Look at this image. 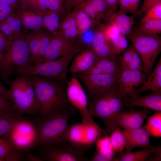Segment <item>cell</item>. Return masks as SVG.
<instances>
[{
	"label": "cell",
	"instance_id": "cell-18",
	"mask_svg": "<svg viewBox=\"0 0 161 161\" xmlns=\"http://www.w3.org/2000/svg\"><path fill=\"white\" fill-rule=\"evenodd\" d=\"M125 140V151H131L138 147H149L152 145L150 136L144 126L134 129L121 130Z\"/></svg>",
	"mask_w": 161,
	"mask_h": 161
},
{
	"label": "cell",
	"instance_id": "cell-50",
	"mask_svg": "<svg viewBox=\"0 0 161 161\" xmlns=\"http://www.w3.org/2000/svg\"><path fill=\"white\" fill-rule=\"evenodd\" d=\"M12 41L7 39L0 30V50L3 52L6 50L10 45Z\"/></svg>",
	"mask_w": 161,
	"mask_h": 161
},
{
	"label": "cell",
	"instance_id": "cell-24",
	"mask_svg": "<svg viewBox=\"0 0 161 161\" xmlns=\"http://www.w3.org/2000/svg\"><path fill=\"white\" fill-rule=\"evenodd\" d=\"M24 118L18 113L0 111V137L7 138L16 123Z\"/></svg>",
	"mask_w": 161,
	"mask_h": 161
},
{
	"label": "cell",
	"instance_id": "cell-20",
	"mask_svg": "<svg viewBox=\"0 0 161 161\" xmlns=\"http://www.w3.org/2000/svg\"><path fill=\"white\" fill-rule=\"evenodd\" d=\"M135 15L129 16L119 11L108 13L103 19L104 23H113L116 25L120 32L126 37L132 32L135 23Z\"/></svg>",
	"mask_w": 161,
	"mask_h": 161
},
{
	"label": "cell",
	"instance_id": "cell-42",
	"mask_svg": "<svg viewBox=\"0 0 161 161\" xmlns=\"http://www.w3.org/2000/svg\"><path fill=\"white\" fill-rule=\"evenodd\" d=\"M64 0H46V4L48 10L61 14L64 13Z\"/></svg>",
	"mask_w": 161,
	"mask_h": 161
},
{
	"label": "cell",
	"instance_id": "cell-6",
	"mask_svg": "<svg viewBox=\"0 0 161 161\" xmlns=\"http://www.w3.org/2000/svg\"><path fill=\"white\" fill-rule=\"evenodd\" d=\"M139 55L147 75L151 72L156 59L161 51V37L158 35L147 34L133 31L126 37Z\"/></svg>",
	"mask_w": 161,
	"mask_h": 161
},
{
	"label": "cell",
	"instance_id": "cell-26",
	"mask_svg": "<svg viewBox=\"0 0 161 161\" xmlns=\"http://www.w3.org/2000/svg\"><path fill=\"white\" fill-rule=\"evenodd\" d=\"M93 66L97 68L102 74H117L121 69L116 58H98Z\"/></svg>",
	"mask_w": 161,
	"mask_h": 161
},
{
	"label": "cell",
	"instance_id": "cell-33",
	"mask_svg": "<svg viewBox=\"0 0 161 161\" xmlns=\"http://www.w3.org/2000/svg\"><path fill=\"white\" fill-rule=\"evenodd\" d=\"M109 41L113 51L117 55L124 50L128 46L126 37L120 32L112 38Z\"/></svg>",
	"mask_w": 161,
	"mask_h": 161
},
{
	"label": "cell",
	"instance_id": "cell-52",
	"mask_svg": "<svg viewBox=\"0 0 161 161\" xmlns=\"http://www.w3.org/2000/svg\"><path fill=\"white\" fill-rule=\"evenodd\" d=\"M109 10L108 13L116 12L119 0H105Z\"/></svg>",
	"mask_w": 161,
	"mask_h": 161
},
{
	"label": "cell",
	"instance_id": "cell-22",
	"mask_svg": "<svg viewBox=\"0 0 161 161\" xmlns=\"http://www.w3.org/2000/svg\"><path fill=\"white\" fill-rule=\"evenodd\" d=\"M58 34L70 41L76 42L77 28L73 12L64 14L61 20Z\"/></svg>",
	"mask_w": 161,
	"mask_h": 161
},
{
	"label": "cell",
	"instance_id": "cell-44",
	"mask_svg": "<svg viewBox=\"0 0 161 161\" xmlns=\"http://www.w3.org/2000/svg\"><path fill=\"white\" fill-rule=\"evenodd\" d=\"M145 13L142 20H161V2L152 7Z\"/></svg>",
	"mask_w": 161,
	"mask_h": 161
},
{
	"label": "cell",
	"instance_id": "cell-25",
	"mask_svg": "<svg viewBox=\"0 0 161 161\" xmlns=\"http://www.w3.org/2000/svg\"><path fill=\"white\" fill-rule=\"evenodd\" d=\"M72 11L76 21L77 36L82 35L90 29L94 28L90 18L79 7L73 9Z\"/></svg>",
	"mask_w": 161,
	"mask_h": 161
},
{
	"label": "cell",
	"instance_id": "cell-28",
	"mask_svg": "<svg viewBox=\"0 0 161 161\" xmlns=\"http://www.w3.org/2000/svg\"><path fill=\"white\" fill-rule=\"evenodd\" d=\"M133 31L140 33L158 35L161 32V20H141Z\"/></svg>",
	"mask_w": 161,
	"mask_h": 161
},
{
	"label": "cell",
	"instance_id": "cell-56",
	"mask_svg": "<svg viewBox=\"0 0 161 161\" xmlns=\"http://www.w3.org/2000/svg\"><path fill=\"white\" fill-rule=\"evenodd\" d=\"M30 0H20V8L21 9H24L26 4Z\"/></svg>",
	"mask_w": 161,
	"mask_h": 161
},
{
	"label": "cell",
	"instance_id": "cell-45",
	"mask_svg": "<svg viewBox=\"0 0 161 161\" xmlns=\"http://www.w3.org/2000/svg\"><path fill=\"white\" fill-rule=\"evenodd\" d=\"M124 69L143 71V66L141 59L134 49L131 61Z\"/></svg>",
	"mask_w": 161,
	"mask_h": 161
},
{
	"label": "cell",
	"instance_id": "cell-35",
	"mask_svg": "<svg viewBox=\"0 0 161 161\" xmlns=\"http://www.w3.org/2000/svg\"><path fill=\"white\" fill-rule=\"evenodd\" d=\"M46 0H30L26 4L23 9L30 10L43 16L48 10Z\"/></svg>",
	"mask_w": 161,
	"mask_h": 161
},
{
	"label": "cell",
	"instance_id": "cell-15",
	"mask_svg": "<svg viewBox=\"0 0 161 161\" xmlns=\"http://www.w3.org/2000/svg\"><path fill=\"white\" fill-rule=\"evenodd\" d=\"M124 103L129 109H135V106H140L161 111V90L152 91L150 93L144 95H131L124 101Z\"/></svg>",
	"mask_w": 161,
	"mask_h": 161
},
{
	"label": "cell",
	"instance_id": "cell-21",
	"mask_svg": "<svg viewBox=\"0 0 161 161\" xmlns=\"http://www.w3.org/2000/svg\"><path fill=\"white\" fill-rule=\"evenodd\" d=\"M16 15L26 28L38 32L43 27V16L30 10L20 9Z\"/></svg>",
	"mask_w": 161,
	"mask_h": 161
},
{
	"label": "cell",
	"instance_id": "cell-47",
	"mask_svg": "<svg viewBox=\"0 0 161 161\" xmlns=\"http://www.w3.org/2000/svg\"><path fill=\"white\" fill-rule=\"evenodd\" d=\"M83 0H64V13L71 12L72 10L78 7Z\"/></svg>",
	"mask_w": 161,
	"mask_h": 161
},
{
	"label": "cell",
	"instance_id": "cell-41",
	"mask_svg": "<svg viewBox=\"0 0 161 161\" xmlns=\"http://www.w3.org/2000/svg\"><path fill=\"white\" fill-rule=\"evenodd\" d=\"M116 152L112 150L106 152H95L93 157L87 161H115Z\"/></svg>",
	"mask_w": 161,
	"mask_h": 161
},
{
	"label": "cell",
	"instance_id": "cell-37",
	"mask_svg": "<svg viewBox=\"0 0 161 161\" xmlns=\"http://www.w3.org/2000/svg\"><path fill=\"white\" fill-rule=\"evenodd\" d=\"M97 12L98 23L108 13L109 10L105 0H89Z\"/></svg>",
	"mask_w": 161,
	"mask_h": 161
},
{
	"label": "cell",
	"instance_id": "cell-3",
	"mask_svg": "<svg viewBox=\"0 0 161 161\" xmlns=\"http://www.w3.org/2000/svg\"><path fill=\"white\" fill-rule=\"evenodd\" d=\"M83 49L80 43L70 52L55 60L31 64H27L15 71L19 75L39 76L61 82H66L69 65L73 58Z\"/></svg>",
	"mask_w": 161,
	"mask_h": 161
},
{
	"label": "cell",
	"instance_id": "cell-43",
	"mask_svg": "<svg viewBox=\"0 0 161 161\" xmlns=\"http://www.w3.org/2000/svg\"><path fill=\"white\" fill-rule=\"evenodd\" d=\"M134 49L132 45L127 49L123 54L119 57L118 61L121 69H124L132 58Z\"/></svg>",
	"mask_w": 161,
	"mask_h": 161
},
{
	"label": "cell",
	"instance_id": "cell-38",
	"mask_svg": "<svg viewBox=\"0 0 161 161\" xmlns=\"http://www.w3.org/2000/svg\"><path fill=\"white\" fill-rule=\"evenodd\" d=\"M84 11L90 18L94 28L99 24L97 12L89 0H84L78 7Z\"/></svg>",
	"mask_w": 161,
	"mask_h": 161
},
{
	"label": "cell",
	"instance_id": "cell-19",
	"mask_svg": "<svg viewBox=\"0 0 161 161\" xmlns=\"http://www.w3.org/2000/svg\"><path fill=\"white\" fill-rule=\"evenodd\" d=\"M68 69L72 74L83 72L91 68L98 59L89 48L83 49L74 57Z\"/></svg>",
	"mask_w": 161,
	"mask_h": 161
},
{
	"label": "cell",
	"instance_id": "cell-34",
	"mask_svg": "<svg viewBox=\"0 0 161 161\" xmlns=\"http://www.w3.org/2000/svg\"><path fill=\"white\" fill-rule=\"evenodd\" d=\"M52 36L49 32H40V40L39 52L36 62L35 64L43 61L44 56Z\"/></svg>",
	"mask_w": 161,
	"mask_h": 161
},
{
	"label": "cell",
	"instance_id": "cell-4",
	"mask_svg": "<svg viewBox=\"0 0 161 161\" xmlns=\"http://www.w3.org/2000/svg\"><path fill=\"white\" fill-rule=\"evenodd\" d=\"M9 100L21 114H38L37 103L31 75H20L11 82L8 91Z\"/></svg>",
	"mask_w": 161,
	"mask_h": 161
},
{
	"label": "cell",
	"instance_id": "cell-17",
	"mask_svg": "<svg viewBox=\"0 0 161 161\" xmlns=\"http://www.w3.org/2000/svg\"><path fill=\"white\" fill-rule=\"evenodd\" d=\"M115 161H161V147L160 145L145 148L143 150L119 153Z\"/></svg>",
	"mask_w": 161,
	"mask_h": 161
},
{
	"label": "cell",
	"instance_id": "cell-31",
	"mask_svg": "<svg viewBox=\"0 0 161 161\" xmlns=\"http://www.w3.org/2000/svg\"><path fill=\"white\" fill-rule=\"evenodd\" d=\"M110 134V140L113 150L118 153L123 152L125 148V140L120 128H116Z\"/></svg>",
	"mask_w": 161,
	"mask_h": 161
},
{
	"label": "cell",
	"instance_id": "cell-59",
	"mask_svg": "<svg viewBox=\"0 0 161 161\" xmlns=\"http://www.w3.org/2000/svg\"></svg>",
	"mask_w": 161,
	"mask_h": 161
},
{
	"label": "cell",
	"instance_id": "cell-14",
	"mask_svg": "<svg viewBox=\"0 0 161 161\" xmlns=\"http://www.w3.org/2000/svg\"><path fill=\"white\" fill-rule=\"evenodd\" d=\"M150 112V109L146 108L138 111L126 109L116 115L114 118L115 125L125 129L139 128Z\"/></svg>",
	"mask_w": 161,
	"mask_h": 161
},
{
	"label": "cell",
	"instance_id": "cell-58",
	"mask_svg": "<svg viewBox=\"0 0 161 161\" xmlns=\"http://www.w3.org/2000/svg\"><path fill=\"white\" fill-rule=\"evenodd\" d=\"M18 1H19L20 0H18Z\"/></svg>",
	"mask_w": 161,
	"mask_h": 161
},
{
	"label": "cell",
	"instance_id": "cell-32",
	"mask_svg": "<svg viewBox=\"0 0 161 161\" xmlns=\"http://www.w3.org/2000/svg\"><path fill=\"white\" fill-rule=\"evenodd\" d=\"M141 0H119L118 11L126 14L130 13L136 16L139 15V4Z\"/></svg>",
	"mask_w": 161,
	"mask_h": 161
},
{
	"label": "cell",
	"instance_id": "cell-7",
	"mask_svg": "<svg viewBox=\"0 0 161 161\" xmlns=\"http://www.w3.org/2000/svg\"><path fill=\"white\" fill-rule=\"evenodd\" d=\"M14 39L4 54L1 77H8L19 67L29 64L30 53L25 38L20 36Z\"/></svg>",
	"mask_w": 161,
	"mask_h": 161
},
{
	"label": "cell",
	"instance_id": "cell-8",
	"mask_svg": "<svg viewBox=\"0 0 161 161\" xmlns=\"http://www.w3.org/2000/svg\"><path fill=\"white\" fill-rule=\"evenodd\" d=\"M66 82V95L69 103L81 114L82 123L96 128L100 126L93 120L88 110L86 94L79 79L74 74Z\"/></svg>",
	"mask_w": 161,
	"mask_h": 161
},
{
	"label": "cell",
	"instance_id": "cell-29",
	"mask_svg": "<svg viewBox=\"0 0 161 161\" xmlns=\"http://www.w3.org/2000/svg\"><path fill=\"white\" fill-rule=\"evenodd\" d=\"M149 135L153 137H161V111H157L147 118L143 126Z\"/></svg>",
	"mask_w": 161,
	"mask_h": 161
},
{
	"label": "cell",
	"instance_id": "cell-54",
	"mask_svg": "<svg viewBox=\"0 0 161 161\" xmlns=\"http://www.w3.org/2000/svg\"><path fill=\"white\" fill-rule=\"evenodd\" d=\"M18 1V0H0V3L13 7L16 5Z\"/></svg>",
	"mask_w": 161,
	"mask_h": 161
},
{
	"label": "cell",
	"instance_id": "cell-57",
	"mask_svg": "<svg viewBox=\"0 0 161 161\" xmlns=\"http://www.w3.org/2000/svg\"><path fill=\"white\" fill-rule=\"evenodd\" d=\"M0 76L1 77V74L0 71Z\"/></svg>",
	"mask_w": 161,
	"mask_h": 161
},
{
	"label": "cell",
	"instance_id": "cell-16",
	"mask_svg": "<svg viewBox=\"0 0 161 161\" xmlns=\"http://www.w3.org/2000/svg\"><path fill=\"white\" fill-rule=\"evenodd\" d=\"M78 43L58 34L52 35L44 56L43 61L53 60L66 55L74 49Z\"/></svg>",
	"mask_w": 161,
	"mask_h": 161
},
{
	"label": "cell",
	"instance_id": "cell-49",
	"mask_svg": "<svg viewBox=\"0 0 161 161\" xmlns=\"http://www.w3.org/2000/svg\"><path fill=\"white\" fill-rule=\"evenodd\" d=\"M0 30L5 35L10 37H14L13 31L6 19L0 21Z\"/></svg>",
	"mask_w": 161,
	"mask_h": 161
},
{
	"label": "cell",
	"instance_id": "cell-53",
	"mask_svg": "<svg viewBox=\"0 0 161 161\" xmlns=\"http://www.w3.org/2000/svg\"><path fill=\"white\" fill-rule=\"evenodd\" d=\"M8 91L9 89L4 86L0 81V95L5 97L9 100Z\"/></svg>",
	"mask_w": 161,
	"mask_h": 161
},
{
	"label": "cell",
	"instance_id": "cell-13",
	"mask_svg": "<svg viewBox=\"0 0 161 161\" xmlns=\"http://www.w3.org/2000/svg\"><path fill=\"white\" fill-rule=\"evenodd\" d=\"M95 27L89 48L98 58H116L117 55L106 35L103 23H99Z\"/></svg>",
	"mask_w": 161,
	"mask_h": 161
},
{
	"label": "cell",
	"instance_id": "cell-27",
	"mask_svg": "<svg viewBox=\"0 0 161 161\" xmlns=\"http://www.w3.org/2000/svg\"><path fill=\"white\" fill-rule=\"evenodd\" d=\"M61 15L48 10L43 16V27L53 36L58 35Z\"/></svg>",
	"mask_w": 161,
	"mask_h": 161
},
{
	"label": "cell",
	"instance_id": "cell-2",
	"mask_svg": "<svg viewBox=\"0 0 161 161\" xmlns=\"http://www.w3.org/2000/svg\"><path fill=\"white\" fill-rule=\"evenodd\" d=\"M37 103L38 119L70 104L66 95V82L32 75Z\"/></svg>",
	"mask_w": 161,
	"mask_h": 161
},
{
	"label": "cell",
	"instance_id": "cell-51",
	"mask_svg": "<svg viewBox=\"0 0 161 161\" xmlns=\"http://www.w3.org/2000/svg\"><path fill=\"white\" fill-rule=\"evenodd\" d=\"M161 2V0H144L140 9L142 12L145 13L149 9Z\"/></svg>",
	"mask_w": 161,
	"mask_h": 161
},
{
	"label": "cell",
	"instance_id": "cell-9",
	"mask_svg": "<svg viewBox=\"0 0 161 161\" xmlns=\"http://www.w3.org/2000/svg\"><path fill=\"white\" fill-rule=\"evenodd\" d=\"M16 148L26 151L37 145L36 126L24 118L17 122L7 137Z\"/></svg>",
	"mask_w": 161,
	"mask_h": 161
},
{
	"label": "cell",
	"instance_id": "cell-55",
	"mask_svg": "<svg viewBox=\"0 0 161 161\" xmlns=\"http://www.w3.org/2000/svg\"><path fill=\"white\" fill-rule=\"evenodd\" d=\"M4 55L3 53V52L0 50V71L1 74V69L3 62L4 58Z\"/></svg>",
	"mask_w": 161,
	"mask_h": 161
},
{
	"label": "cell",
	"instance_id": "cell-11",
	"mask_svg": "<svg viewBox=\"0 0 161 161\" xmlns=\"http://www.w3.org/2000/svg\"><path fill=\"white\" fill-rule=\"evenodd\" d=\"M147 75L143 71L121 69L116 74L119 98L124 103L138 87L143 83Z\"/></svg>",
	"mask_w": 161,
	"mask_h": 161
},
{
	"label": "cell",
	"instance_id": "cell-5",
	"mask_svg": "<svg viewBox=\"0 0 161 161\" xmlns=\"http://www.w3.org/2000/svg\"><path fill=\"white\" fill-rule=\"evenodd\" d=\"M37 157L41 161H87L86 154L91 146L85 144L70 142L60 145H39Z\"/></svg>",
	"mask_w": 161,
	"mask_h": 161
},
{
	"label": "cell",
	"instance_id": "cell-23",
	"mask_svg": "<svg viewBox=\"0 0 161 161\" xmlns=\"http://www.w3.org/2000/svg\"><path fill=\"white\" fill-rule=\"evenodd\" d=\"M142 85L140 87L136 89L130 96L140 95L148 91L161 90V57L152 72Z\"/></svg>",
	"mask_w": 161,
	"mask_h": 161
},
{
	"label": "cell",
	"instance_id": "cell-30",
	"mask_svg": "<svg viewBox=\"0 0 161 161\" xmlns=\"http://www.w3.org/2000/svg\"><path fill=\"white\" fill-rule=\"evenodd\" d=\"M30 53L29 64L36 63L37 58L40 44V32L28 35L25 38Z\"/></svg>",
	"mask_w": 161,
	"mask_h": 161
},
{
	"label": "cell",
	"instance_id": "cell-40",
	"mask_svg": "<svg viewBox=\"0 0 161 161\" xmlns=\"http://www.w3.org/2000/svg\"><path fill=\"white\" fill-rule=\"evenodd\" d=\"M11 26L14 33V38L20 36L21 23L16 14L13 12L10 14L6 18Z\"/></svg>",
	"mask_w": 161,
	"mask_h": 161
},
{
	"label": "cell",
	"instance_id": "cell-12",
	"mask_svg": "<svg viewBox=\"0 0 161 161\" xmlns=\"http://www.w3.org/2000/svg\"><path fill=\"white\" fill-rule=\"evenodd\" d=\"M83 84L88 99L110 88L117 82L116 74H74Z\"/></svg>",
	"mask_w": 161,
	"mask_h": 161
},
{
	"label": "cell",
	"instance_id": "cell-39",
	"mask_svg": "<svg viewBox=\"0 0 161 161\" xmlns=\"http://www.w3.org/2000/svg\"><path fill=\"white\" fill-rule=\"evenodd\" d=\"M95 151L106 152L113 150L110 142L109 137L106 134L99 137L96 142Z\"/></svg>",
	"mask_w": 161,
	"mask_h": 161
},
{
	"label": "cell",
	"instance_id": "cell-46",
	"mask_svg": "<svg viewBox=\"0 0 161 161\" xmlns=\"http://www.w3.org/2000/svg\"><path fill=\"white\" fill-rule=\"evenodd\" d=\"M0 111H5L19 113L15 108L13 103H11L7 98L0 95Z\"/></svg>",
	"mask_w": 161,
	"mask_h": 161
},
{
	"label": "cell",
	"instance_id": "cell-1",
	"mask_svg": "<svg viewBox=\"0 0 161 161\" xmlns=\"http://www.w3.org/2000/svg\"><path fill=\"white\" fill-rule=\"evenodd\" d=\"M77 110L71 104L38 119L35 124L38 134L37 145H60L71 142L68 123Z\"/></svg>",
	"mask_w": 161,
	"mask_h": 161
},
{
	"label": "cell",
	"instance_id": "cell-48",
	"mask_svg": "<svg viewBox=\"0 0 161 161\" xmlns=\"http://www.w3.org/2000/svg\"><path fill=\"white\" fill-rule=\"evenodd\" d=\"M13 11V7L0 3V21L5 19Z\"/></svg>",
	"mask_w": 161,
	"mask_h": 161
},
{
	"label": "cell",
	"instance_id": "cell-36",
	"mask_svg": "<svg viewBox=\"0 0 161 161\" xmlns=\"http://www.w3.org/2000/svg\"><path fill=\"white\" fill-rule=\"evenodd\" d=\"M15 148L7 139L0 137V161H6Z\"/></svg>",
	"mask_w": 161,
	"mask_h": 161
},
{
	"label": "cell",
	"instance_id": "cell-10",
	"mask_svg": "<svg viewBox=\"0 0 161 161\" xmlns=\"http://www.w3.org/2000/svg\"><path fill=\"white\" fill-rule=\"evenodd\" d=\"M108 89L88 99V111L92 117L103 122L108 135L116 128L109 101Z\"/></svg>",
	"mask_w": 161,
	"mask_h": 161
}]
</instances>
